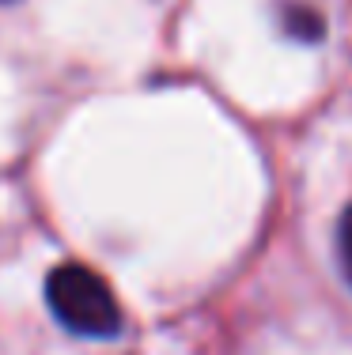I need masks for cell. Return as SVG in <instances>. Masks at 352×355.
Instances as JSON below:
<instances>
[{
	"label": "cell",
	"mask_w": 352,
	"mask_h": 355,
	"mask_svg": "<svg viewBox=\"0 0 352 355\" xmlns=\"http://www.w3.org/2000/svg\"><path fill=\"white\" fill-rule=\"evenodd\" d=\"M46 302L49 314L76 336L106 340L121 333V306H117L110 284L87 265H76V261L57 265L46 276Z\"/></svg>",
	"instance_id": "obj_1"
},
{
	"label": "cell",
	"mask_w": 352,
	"mask_h": 355,
	"mask_svg": "<svg viewBox=\"0 0 352 355\" xmlns=\"http://www.w3.org/2000/svg\"><path fill=\"white\" fill-rule=\"evenodd\" d=\"M276 19H280V31L288 38H296V42H318L326 35V19L315 12L311 4H284L280 12H276Z\"/></svg>",
	"instance_id": "obj_2"
},
{
	"label": "cell",
	"mask_w": 352,
	"mask_h": 355,
	"mask_svg": "<svg viewBox=\"0 0 352 355\" xmlns=\"http://www.w3.org/2000/svg\"><path fill=\"white\" fill-rule=\"evenodd\" d=\"M337 257H341L345 280L352 284V205L345 208V216H341V223H337Z\"/></svg>",
	"instance_id": "obj_3"
},
{
	"label": "cell",
	"mask_w": 352,
	"mask_h": 355,
	"mask_svg": "<svg viewBox=\"0 0 352 355\" xmlns=\"http://www.w3.org/2000/svg\"><path fill=\"white\" fill-rule=\"evenodd\" d=\"M0 4H12V0H0Z\"/></svg>",
	"instance_id": "obj_4"
}]
</instances>
